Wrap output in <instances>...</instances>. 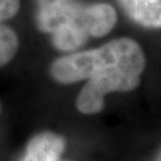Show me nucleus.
I'll return each instance as SVG.
<instances>
[{"label": "nucleus", "mask_w": 161, "mask_h": 161, "mask_svg": "<svg viewBox=\"0 0 161 161\" xmlns=\"http://www.w3.org/2000/svg\"><path fill=\"white\" fill-rule=\"evenodd\" d=\"M115 22V9L106 3L36 0V26L39 31L51 34V42L59 51L73 53L90 38L105 36Z\"/></svg>", "instance_id": "obj_2"}, {"label": "nucleus", "mask_w": 161, "mask_h": 161, "mask_svg": "<svg viewBox=\"0 0 161 161\" xmlns=\"http://www.w3.org/2000/svg\"><path fill=\"white\" fill-rule=\"evenodd\" d=\"M0 112H2V105H0Z\"/></svg>", "instance_id": "obj_8"}, {"label": "nucleus", "mask_w": 161, "mask_h": 161, "mask_svg": "<svg viewBox=\"0 0 161 161\" xmlns=\"http://www.w3.org/2000/svg\"><path fill=\"white\" fill-rule=\"evenodd\" d=\"M144 70L145 55L140 44L130 38H118L102 47L55 59L50 74L63 85L86 79L77 97V108L83 114H95L103 109L106 94L137 87Z\"/></svg>", "instance_id": "obj_1"}, {"label": "nucleus", "mask_w": 161, "mask_h": 161, "mask_svg": "<svg viewBox=\"0 0 161 161\" xmlns=\"http://www.w3.org/2000/svg\"><path fill=\"white\" fill-rule=\"evenodd\" d=\"M20 8V0H0V23L14 18Z\"/></svg>", "instance_id": "obj_6"}, {"label": "nucleus", "mask_w": 161, "mask_h": 161, "mask_svg": "<svg viewBox=\"0 0 161 161\" xmlns=\"http://www.w3.org/2000/svg\"><path fill=\"white\" fill-rule=\"evenodd\" d=\"M66 148V141L60 134L42 132L28 141L19 161H67L60 156Z\"/></svg>", "instance_id": "obj_3"}, {"label": "nucleus", "mask_w": 161, "mask_h": 161, "mask_svg": "<svg viewBox=\"0 0 161 161\" xmlns=\"http://www.w3.org/2000/svg\"><path fill=\"white\" fill-rule=\"evenodd\" d=\"M19 48V38L11 27L0 23V67L11 62Z\"/></svg>", "instance_id": "obj_5"}, {"label": "nucleus", "mask_w": 161, "mask_h": 161, "mask_svg": "<svg viewBox=\"0 0 161 161\" xmlns=\"http://www.w3.org/2000/svg\"><path fill=\"white\" fill-rule=\"evenodd\" d=\"M121 8L137 24L161 28V0H117Z\"/></svg>", "instance_id": "obj_4"}, {"label": "nucleus", "mask_w": 161, "mask_h": 161, "mask_svg": "<svg viewBox=\"0 0 161 161\" xmlns=\"http://www.w3.org/2000/svg\"><path fill=\"white\" fill-rule=\"evenodd\" d=\"M156 161H161V150L158 152V154H157V158H156Z\"/></svg>", "instance_id": "obj_7"}]
</instances>
